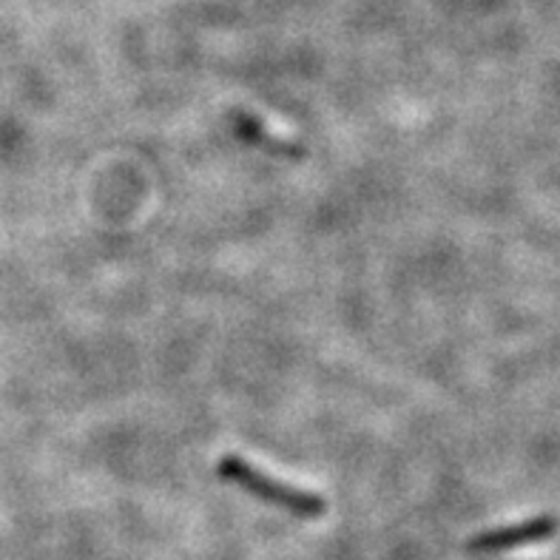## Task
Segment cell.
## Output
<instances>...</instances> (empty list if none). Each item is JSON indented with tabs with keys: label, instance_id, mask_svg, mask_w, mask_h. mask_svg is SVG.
<instances>
[{
	"label": "cell",
	"instance_id": "7a4b0ae2",
	"mask_svg": "<svg viewBox=\"0 0 560 560\" xmlns=\"http://www.w3.org/2000/svg\"><path fill=\"white\" fill-rule=\"evenodd\" d=\"M558 533V518L552 515H540V518L526 521L518 526H504V529H492V533L476 535L469 538L467 552L469 555H490V552H506V549L529 547L538 540H547Z\"/></svg>",
	"mask_w": 560,
	"mask_h": 560
},
{
	"label": "cell",
	"instance_id": "6da1fadb",
	"mask_svg": "<svg viewBox=\"0 0 560 560\" xmlns=\"http://www.w3.org/2000/svg\"><path fill=\"white\" fill-rule=\"evenodd\" d=\"M217 476H220L222 481L240 487L242 492L259 498L265 504L279 506V510L299 515V518H319V515L327 512V501L319 492L299 490V487L279 481V478L268 476L265 469L245 462L240 455H225V458H220V464H217Z\"/></svg>",
	"mask_w": 560,
	"mask_h": 560
},
{
	"label": "cell",
	"instance_id": "3957f363",
	"mask_svg": "<svg viewBox=\"0 0 560 560\" xmlns=\"http://www.w3.org/2000/svg\"><path fill=\"white\" fill-rule=\"evenodd\" d=\"M228 122H231V128L236 131V137L245 142H250L254 149L270 151V154L296 156V145H293V142H288V140H282V137L273 135V131H270L262 120L250 117L248 112H234L231 117H228Z\"/></svg>",
	"mask_w": 560,
	"mask_h": 560
}]
</instances>
